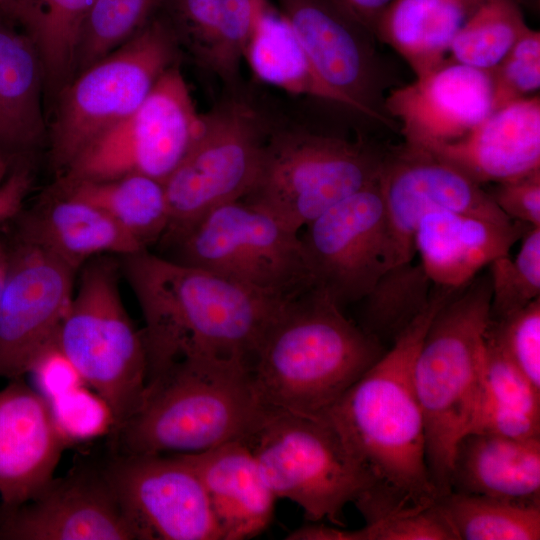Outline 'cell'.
Masks as SVG:
<instances>
[{"label":"cell","instance_id":"46","mask_svg":"<svg viewBox=\"0 0 540 540\" xmlns=\"http://www.w3.org/2000/svg\"><path fill=\"white\" fill-rule=\"evenodd\" d=\"M520 6L537 13L540 7V0H515Z\"/></svg>","mask_w":540,"mask_h":540},{"label":"cell","instance_id":"34","mask_svg":"<svg viewBox=\"0 0 540 540\" xmlns=\"http://www.w3.org/2000/svg\"><path fill=\"white\" fill-rule=\"evenodd\" d=\"M528 27L515 0H485L455 36L448 58L490 71Z\"/></svg>","mask_w":540,"mask_h":540},{"label":"cell","instance_id":"7","mask_svg":"<svg viewBox=\"0 0 540 540\" xmlns=\"http://www.w3.org/2000/svg\"><path fill=\"white\" fill-rule=\"evenodd\" d=\"M179 52L170 22L157 14L61 90L47 134L51 164L59 176L91 142L141 105L161 75L177 63Z\"/></svg>","mask_w":540,"mask_h":540},{"label":"cell","instance_id":"14","mask_svg":"<svg viewBox=\"0 0 540 540\" xmlns=\"http://www.w3.org/2000/svg\"><path fill=\"white\" fill-rule=\"evenodd\" d=\"M299 237L314 287L341 308L360 302L387 271V220L378 181L313 219Z\"/></svg>","mask_w":540,"mask_h":540},{"label":"cell","instance_id":"38","mask_svg":"<svg viewBox=\"0 0 540 540\" xmlns=\"http://www.w3.org/2000/svg\"><path fill=\"white\" fill-rule=\"evenodd\" d=\"M486 332L540 391V298L496 321Z\"/></svg>","mask_w":540,"mask_h":540},{"label":"cell","instance_id":"42","mask_svg":"<svg viewBox=\"0 0 540 540\" xmlns=\"http://www.w3.org/2000/svg\"><path fill=\"white\" fill-rule=\"evenodd\" d=\"M486 191L510 220L540 227V169L494 183Z\"/></svg>","mask_w":540,"mask_h":540},{"label":"cell","instance_id":"32","mask_svg":"<svg viewBox=\"0 0 540 540\" xmlns=\"http://www.w3.org/2000/svg\"><path fill=\"white\" fill-rule=\"evenodd\" d=\"M436 502L457 540L540 539V504L452 491Z\"/></svg>","mask_w":540,"mask_h":540},{"label":"cell","instance_id":"8","mask_svg":"<svg viewBox=\"0 0 540 540\" xmlns=\"http://www.w3.org/2000/svg\"><path fill=\"white\" fill-rule=\"evenodd\" d=\"M386 148L307 130H272L259 171L241 199L295 232L378 181Z\"/></svg>","mask_w":540,"mask_h":540},{"label":"cell","instance_id":"1","mask_svg":"<svg viewBox=\"0 0 540 540\" xmlns=\"http://www.w3.org/2000/svg\"><path fill=\"white\" fill-rule=\"evenodd\" d=\"M119 264L144 319L147 384L188 356L251 365L263 333L286 300L148 250L119 257Z\"/></svg>","mask_w":540,"mask_h":540},{"label":"cell","instance_id":"10","mask_svg":"<svg viewBox=\"0 0 540 540\" xmlns=\"http://www.w3.org/2000/svg\"><path fill=\"white\" fill-rule=\"evenodd\" d=\"M175 261L287 299L314 287L299 233L242 200L220 205L167 244Z\"/></svg>","mask_w":540,"mask_h":540},{"label":"cell","instance_id":"25","mask_svg":"<svg viewBox=\"0 0 540 540\" xmlns=\"http://www.w3.org/2000/svg\"><path fill=\"white\" fill-rule=\"evenodd\" d=\"M15 218L17 230L76 270L98 256L147 250L102 209L56 190Z\"/></svg>","mask_w":540,"mask_h":540},{"label":"cell","instance_id":"47","mask_svg":"<svg viewBox=\"0 0 540 540\" xmlns=\"http://www.w3.org/2000/svg\"><path fill=\"white\" fill-rule=\"evenodd\" d=\"M10 169L11 167L3 159L0 158V185L6 178Z\"/></svg>","mask_w":540,"mask_h":540},{"label":"cell","instance_id":"17","mask_svg":"<svg viewBox=\"0 0 540 540\" xmlns=\"http://www.w3.org/2000/svg\"><path fill=\"white\" fill-rule=\"evenodd\" d=\"M103 470L140 540H221L199 477L177 455L122 454Z\"/></svg>","mask_w":540,"mask_h":540},{"label":"cell","instance_id":"16","mask_svg":"<svg viewBox=\"0 0 540 540\" xmlns=\"http://www.w3.org/2000/svg\"><path fill=\"white\" fill-rule=\"evenodd\" d=\"M378 185L387 220V270L412 262L417 224L430 211L459 212L504 225L513 222L481 185L430 152L404 142L386 148Z\"/></svg>","mask_w":540,"mask_h":540},{"label":"cell","instance_id":"6","mask_svg":"<svg viewBox=\"0 0 540 540\" xmlns=\"http://www.w3.org/2000/svg\"><path fill=\"white\" fill-rule=\"evenodd\" d=\"M119 259L95 257L83 265L56 343L82 380L106 405L111 430L140 407L147 386L142 332L123 304Z\"/></svg>","mask_w":540,"mask_h":540},{"label":"cell","instance_id":"36","mask_svg":"<svg viewBox=\"0 0 540 540\" xmlns=\"http://www.w3.org/2000/svg\"><path fill=\"white\" fill-rule=\"evenodd\" d=\"M491 303L489 320H500L540 298V227L522 237L512 260L501 256L489 264Z\"/></svg>","mask_w":540,"mask_h":540},{"label":"cell","instance_id":"31","mask_svg":"<svg viewBox=\"0 0 540 540\" xmlns=\"http://www.w3.org/2000/svg\"><path fill=\"white\" fill-rule=\"evenodd\" d=\"M55 190L102 209L147 250L151 244L161 241L169 226L164 184L146 175L58 181Z\"/></svg>","mask_w":540,"mask_h":540},{"label":"cell","instance_id":"33","mask_svg":"<svg viewBox=\"0 0 540 540\" xmlns=\"http://www.w3.org/2000/svg\"><path fill=\"white\" fill-rule=\"evenodd\" d=\"M432 285L420 263H404L385 271L361 300V327L380 341L394 340L425 308Z\"/></svg>","mask_w":540,"mask_h":540},{"label":"cell","instance_id":"21","mask_svg":"<svg viewBox=\"0 0 540 540\" xmlns=\"http://www.w3.org/2000/svg\"><path fill=\"white\" fill-rule=\"evenodd\" d=\"M421 149L481 186L540 169V95L492 111L460 139Z\"/></svg>","mask_w":540,"mask_h":540},{"label":"cell","instance_id":"15","mask_svg":"<svg viewBox=\"0 0 540 540\" xmlns=\"http://www.w3.org/2000/svg\"><path fill=\"white\" fill-rule=\"evenodd\" d=\"M320 78L348 109L398 130L384 101L391 89L375 36L332 0H278Z\"/></svg>","mask_w":540,"mask_h":540},{"label":"cell","instance_id":"40","mask_svg":"<svg viewBox=\"0 0 540 540\" xmlns=\"http://www.w3.org/2000/svg\"><path fill=\"white\" fill-rule=\"evenodd\" d=\"M362 529L365 540H457L436 501L417 511L366 523Z\"/></svg>","mask_w":540,"mask_h":540},{"label":"cell","instance_id":"23","mask_svg":"<svg viewBox=\"0 0 540 540\" xmlns=\"http://www.w3.org/2000/svg\"><path fill=\"white\" fill-rule=\"evenodd\" d=\"M176 455L199 477L221 540L253 538L267 528L276 497L243 440Z\"/></svg>","mask_w":540,"mask_h":540},{"label":"cell","instance_id":"28","mask_svg":"<svg viewBox=\"0 0 540 540\" xmlns=\"http://www.w3.org/2000/svg\"><path fill=\"white\" fill-rule=\"evenodd\" d=\"M485 0H394L380 16L375 38L390 46L416 77L448 59L450 46Z\"/></svg>","mask_w":540,"mask_h":540},{"label":"cell","instance_id":"45","mask_svg":"<svg viewBox=\"0 0 540 540\" xmlns=\"http://www.w3.org/2000/svg\"><path fill=\"white\" fill-rule=\"evenodd\" d=\"M287 539L292 540H360L359 530H346L326 525H308L291 532Z\"/></svg>","mask_w":540,"mask_h":540},{"label":"cell","instance_id":"24","mask_svg":"<svg viewBox=\"0 0 540 540\" xmlns=\"http://www.w3.org/2000/svg\"><path fill=\"white\" fill-rule=\"evenodd\" d=\"M45 76L25 31L0 11V158L11 168L29 164L47 141Z\"/></svg>","mask_w":540,"mask_h":540},{"label":"cell","instance_id":"4","mask_svg":"<svg viewBox=\"0 0 540 540\" xmlns=\"http://www.w3.org/2000/svg\"><path fill=\"white\" fill-rule=\"evenodd\" d=\"M267 407L248 363L189 356L148 383L138 410L114 433L123 454H187L245 439Z\"/></svg>","mask_w":540,"mask_h":540},{"label":"cell","instance_id":"11","mask_svg":"<svg viewBox=\"0 0 540 540\" xmlns=\"http://www.w3.org/2000/svg\"><path fill=\"white\" fill-rule=\"evenodd\" d=\"M202 118L199 135L163 182L170 218L161 239L165 244L212 209L249 192L271 131L258 110L242 100L222 102Z\"/></svg>","mask_w":540,"mask_h":540},{"label":"cell","instance_id":"20","mask_svg":"<svg viewBox=\"0 0 540 540\" xmlns=\"http://www.w3.org/2000/svg\"><path fill=\"white\" fill-rule=\"evenodd\" d=\"M50 399L22 378L0 390V499L13 507L33 498L54 477L68 446Z\"/></svg>","mask_w":540,"mask_h":540},{"label":"cell","instance_id":"27","mask_svg":"<svg viewBox=\"0 0 540 540\" xmlns=\"http://www.w3.org/2000/svg\"><path fill=\"white\" fill-rule=\"evenodd\" d=\"M164 15L180 47L231 83L239 76L252 26L250 0H165Z\"/></svg>","mask_w":540,"mask_h":540},{"label":"cell","instance_id":"12","mask_svg":"<svg viewBox=\"0 0 540 540\" xmlns=\"http://www.w3.org/2000/svg\"><path fill=\"white\" fill-rule=\"evenodd\" d=\"M202 125V114L176 63L161 75L132 114L96 138L71 162L59 181L142 174L164 182L186 155Z\"/></svg>","mask_w":540,"mask_h":540},{"label":"cell","instance_id":"37","mask_svg":"<svg viewBox=\"0 0 540 540\" xmlns=\"http://www.w3.org/2000/svg\"><path fill=\"white\" fill-rule=\"evenodd\" d=\"M489 72L492 80V111L539 94V30L528 27L502 61Z\"/></svg>","mask_w":540,"mask_h":540},{"label":"cell","instance_id":"2","mask_svg":"<svg viewBox=\"0 0 540 540\" xmlns=\"http://www.w3.org/2000/svg\"><path fill=\"white\" fill-rule=\"evenodd\" d=\"M456 290L432 285L425 308L322 417L372 474V490L400 514L423 509L439 497L427 466L424 421L412 375L432 319Z\"/></svg>","mask_w":540,"mask_h":540},{"label":"cell","instance_id":"18","mask_svg":"<svg viewBox=\"0 0 540 540\" xmlns=\"http://www.w3.org/2000/svg\"><path fill=\"white\" fill-rule=\"evenodd\" d=\"M4 540H140L103 468L52 478L33 498L0 505Z\"/></svg>","mask_w":540,"mask_h":540},{"label":"cell","instance_id":"41","mask_svg":"<svg viewBox=\"0 0 540 540\" xmlns=\"http://www.w3.org/2000/svg\"><path fill=\"white\" fill-rule=\"evenodd\" d=\"M465 433L517 440L540 437V417L503 404L483 391Z\"/></svg>","mask_w":540,"mask_h":540},{"label":"cell","instance_id":"22","mask_svg":"<svg viewBox=\"0 0 540 540\" xmlns=\"http://www.w3.org/2000/svg\"><path fill=\"white\" fill-rule=\"evenodd\" d=\"M531 228L512 222L504 225L476 216L434 210L419 220L415 252L433 285L460 288L510 248Z\"/></svg>","mask_w":540,"mask_h":540},{"label":"cell","instance_id":"30","mask_svg":"<svg viewBox=\"0 0 540 540\" xmlns=\"http://www.w3.org/2000/svg\"><path fill=\"white\" fill-rule=\"evenodd\" d=\"M95 0H3L0 11L30 37L40 56L46 94L74 78L80 34Z\"/></svg>","mask_w":540,"mask_h":540},{"label":"cell","instance_id":"26","mask_svg":"<svg viewBox=\"0 0 540 540\" xmlns=\"http://www.w3.org/2000/svg\"><path fill=\"white\" fill-rule=\"evenodd\" d=\"M450 490L540 504V437L463 434L452 456Z\"/></svg>","mask_w":540,"mask_h":540},{"label":"cell","instance_id":"29","mask_svg":"<svg viewBox=\"0 0 540 540\" xmlns=\"http://www.w3.org/2000/svg\"><path fill=\"white\" fill-rule=\"evenodd\" d=\"M252 26L244 61L261 82L293 95L347 108L318 75L289 20L269 0H250Z\"/></svg>","mask_w":540,"mask_h":540},{"label":"cell","instance_id":"5","mask_svg":"<svg viewBox=\"0 0 540 540\" xmlns=\"http://www.w3.org/2000/svg\"><path fill=\"white\" fill-rule=\"evenodd\" d=\"M491 280L477 275L432 319L413 365L426 461L439 497L449 493L455 445L483 393V342L489 323Z\"/></svg>","mask_w":540,"mask_h":540},{"label":"cell","instance_id":"35","mask_svg":"<svg viewBox=\"0 0 540 540\" xmlns=\"http://www.w3.org/2000/svg\"><path fill=\"white\" fill-rule=\"evenodd\" d=\"M165 0H95L82 28L75 75L135 36Z\"/></svg>","mask_w":540,"mask_h":540},{"label":"cell","instance_id":"13","mask_svg":"<svg viewBox=\"0 0 540 540\" xmlns=\"http://www.w3.org/2000/svg\"><path fill=\"white\" fill-rule=\"evenodd\" d=\"M0 304V378H22L56 342L77 270L15 229Z\"/></svg>","mask_w":540,"mask_h":540},{"label":"cell","instance_id":"44","mask_svg":"<svg viewBox=\"0 0 540 540\" xmlns=\"http://www.w3.org/2000/svg\"><path fill=\"white\" fill-rule=\"evenodd\" d=\"M342 11L374 35L376 24L394 0H332Z\"/></svg>","mask_w":540,"mask_h":540},{"label":"cell","instance_id":"39","mask_svg":"<svg viewBox=\"0 0 540 540\" xmlns=\"http://www.w3.org/2000/svg\"><path fill=\"white\" fill-rule=\"evenodd\" d=\"M483 391L503 404L540 417V391L486 331L483 342Z\"/></svg>","mask_w":540,"mask_h":540},{"label":"cell","instance_id":"3","mask_svg":"<svg viewBox=\"0 0 540 540\" xmlns=\"http://www.w3.org/2000/svg\"><path fill=\"white\" fill-rule=\"evenodd\" d=\"M383 353L379 339L312 287L271 319L250 365L252 383L264 407L322 418Z\"/></svg>","mask_w":540,"mask_h":540},{"label":"cell","instance_id":"43","mask_svg":"<svg viewBox=\"0 0 540 540\" xmlns=\"http://www.w3.org/2000/svg\"><path fill=\"white\" fill-rule=\"evenodd\" d=\"M31 183V176L21 170L6 176L0 185V223L13 219L21 211Z\"/></svg>","mask_w":540,"mask_h":540},{"label":"cell","instance_id":"9","mask_svg":"<svg viewBox=\"0 0 540 540\" xmlns=\"http://www.w3.org/2000/svg\"><path fill=\"white\" fill-rule=\"evenodd\" d=\"M243 441L276 499L294 502L313 521L344 527L345 506L376 483L323 418L267 408Z\"/></svg>","mask_w":540,"mask_h":540},{"label":"cell","instance_id":"48","mask_svg":"<svg viewBox=\"0 0 540 540\" xmlns=\"http://www.w3.org/2000/svg\"><path fill=\"white\" fill-rule=\"evenodd\" d=\"M3 0H0V3L2 2Z\"/></svg>","mask_w":540,"mask_h":540},{"label":"cell","instance_id":"19","mask_svg":"<svg viewBox=\"0 0 540 540\" xmlns=\"http://www.w3.org/2000/svg\"><path fill=\"white\" fill-rule=\"evenodd\" d=\"M384 108L404 143L427 148L451 142L492 112L491 75L448 58L412 83L391 88Z\"/></svg>","mask_w":540,"mask_h":540}]
</instances>
